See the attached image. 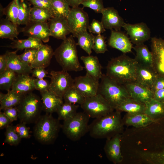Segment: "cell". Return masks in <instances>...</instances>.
Wrapping results in <instances>:
<instances>
[{
	"label": "cell",
	"mask_w": 164,
	"mask_h": 164,
	"mask_svg": "<svg viewBox=\"0 0 164 164\" xmlns=\"http://www.w3.org/2000/svg\"><path fill=\"white\" fill-rule=\"evenodd\" d=\"M69 6L72 8L79 7L84 0H66Z\"/></svg>",
	"instance_id": "cell-56"
},
{
	"label": "cell",
	"mask_w": 164,
	"mask_h": 164,
	"mask_svg": "<svg viewBox=\"0 0 164 164\" xmlns=\"http://www.w3.org/2000/svg\"><path fill=\"white\" fill-rule=\"evenodd\" d=\"M21 30L28 37L38 39L45 43L49 41L50 34L47 22L30 20Z\"/></svg>",
	"instance_id": "cell-11"
},
{
	"label": "cell",
	"mask_w": 164,
	"mask_h": 164,
	"mask_svg": "<svg viewBox=\"0 0 164 164\" xmlns=\"http://www.w3.org/2000/svg\"><path fill=\"white\" fill-rule=\"evenodd\" d=\"M34 84L35 90L40 92L49 90L50 83L48 80L44 79L34 78Z\"/></svg>",
	"instance_id": "cell-48"
},
{
	"label": "cell",
	"mask_w": 164,
	"mask_h": 164,
	"mask_svg": "<svg viewBox=\"0 0 164 164\" xmlns=\"http://www.w3.org/2000/svg\"><path fill=\"white\" fill-rule=\"evenodd\" d=\"M79 105L67 102L63 103L59 107L56 112L59 120L63 121L73 117L77 112Z\"/></svg>",
	"instance_id": "cell-37"
},
{
	"label": "cell",
	"mask_w": 164,
	"mask_h": 164,
	"mask_svg": "<svg viewBox=\"0 0 164 164\" xmlns=\"http://www.w3.org/2000/svg\"><path fill=\"white\" fill-rule=\"evenodd\" d=\"M17 75L8 69L0 73V89L7 91L11 90Z\"/></svg>",
	"instance_id": "cell-40"
},
{
	"label": "cell",
	"mask_w": 164,
	"mask_h": 164,
	"mask_svg": "<svg viewBox=\"0 0 164 164\" xmlns=\"http://www.w3.org/2000/svg\"><path fill=\"white\" fill-rule=\"evenodd\" d=\"M51 81L49 91L63 98L65 92L74 85V79L68 73L63 70H52L50 73Z\"/></svg>",
	"instance_id": "cell-9"
},
{
	"label": "cell",
	"mask_w": 164,
	"mask_h": 164,
	"mask_svg": "<svg viewBox=\"0 0 164 164\" xmlns=\"http://www.w3.org/2000/svg\"><path fill=\"white\" fill-rule=\"evenodd\" d=\"M33 77L28 74L17 75L11 89L23 94L32 92L35 90Z\"/></svg>",
	"instance_id": "cell-23"
},
{
	"label": "cell",
	"mask_w": 164,
	"mask_h": 164,
	"mask_svg": "<svg viewBox=\"0 0 164 164\" xmlns=\"http://www.w3.org/2000/svg\"><path fill=\"white\" fill-rule=\"evenodd\" d=\"M159 124V140L156 145V149L147 155L148 160L158 164H164V118L157 121Z\"/></svg>",
	"instance_id": "cell-22"
},
{
	"label": "cell",
	"mask_w": 164,
	"mask_h": 164,
	"mask_svg": "<svg viewBox=\"0 0 164 164\" xmlns=\"http://www.w3.org/2000/svg\"><path fill=\"white\" fill-rule=\"evenodd\" d=\"M31 73L32 77L39 79L50 77L47 75L48 72L45 70V68L43 67H38L32 69Z\"/></svg>",
	"instance_id": "cell-49"
},
{
	"label": "cell",
	"mask_w": 164,
	"mask_h": 164,
	"mask_svg": "<svg viewBox=\"0 0 164 164\" xmlns=\"http://www.w3.org/2000/svg\"><path fill=\"white\" fill-rule=\"evenodd\" d=\"M120 112L116 110L95 118L89 125L90 136L95 139H108L119 134L123 126Z\"/></svg>",
	"instance_id": "cell-2"
},
{
	"label": "cell",
	"mask_w": 164,
	"mask_h": 164,
	"mask_svg": "<svg viewBox=\"0 0 164 164\" xmlns=\"http://www.w3.org/2000/svg\"><path fill=\"white\" fill-rule=\"evenodd\" d=\"M98 93L114 109L130 97L124 86L103 74L101 78Z\"/></svg>",
	"instance_id": "cell-5"
},
{
	"label": "cell",
	"mask_w": 164,
	"mask_h": 164,
	"mask_svg": "<svg viewBox=\"0 0 164 164\" xmlns=\"http://www.w3.org/2000/svg\"><path fill=\"white\" fill-rule=\"evenodd\" d=\"M145 104L131 97L119 105L115 109L120 112H125L128 114L144 113Z\"/></svg>",
	"instance_id": "cell-29"
},
{
	"label": "cell",
	"mask_w": 164,
	"mask_h": 164,
	"mask_svg": "<svg viewBox=\"0 0 164 164\" xmlns=\"http://www.w3.org/2000/svg\"><path fill=\"white\" fill-rule=\"evenodd\" d=\"M4 142L12 146H16L22 139L16 132L15 126L10 125L6 128Z\"/></svg>",
	"instance_id": "cell-42"
},
{
	"label": "cell",
	"mask_w": 164,
	"mask_h": 164,
	"mask_svg": "<svg viewBox=\"0 0 164 164\" xmlns=\"http://www.w3.org/2000/svg\"><path fill=\"white\" fill-rule=\"evenodd\" d=\"M84 112L90 118H97L104 116L114 110L100 94L85 98L80 105Z\"/></svg>",
	"instance_id": "cell-8"
},
{
	"label": "cell",
	"mask_w": 164,
	"mask_h": 164,
	"mask_svg": "<svg viewBox=\"0 0 164 164\" xmlns=\"http://www.w3.org/2000/svg\"><path fill=\"white\" fill-rule=\"evenodd\" d=\"M63 99L64 102L80 105L83 103L85 98L73 86L65 92Z\"/></svg>",
	"instance_id": "cell-41"
},
{
	"label": "cell",
	"mask_w": 164,
	"mask_h": 164,
	"mask_svg": "<svg viewBox=\"0 0 164 164\" xmlns=\"http://www.w3.org/2000/svg\"><path fill=\"white\" fill-rule=\"evenodd\" d=\"M101 13V22L105 29L121 31L125 22L117 10L113 7L104 8Z\"/></svg>",
	"instance_id": "cell-16"
},
{
	"label": "cell",
	"mask_w": 164,
	"mask_h": 164,
	"mask_svg": "<svg viewBox=\"0 0 164 164\" xmlns=\"http://www.w3.org/2000/svg\"><path fill=\"white\" fill-rule=\"evenodd\" d=\"M71 35L63 40L54 52L55 58L62 70L80 71L84 67L80 64L78 56L77 43Z\"/></svg>",
	"instance_id": "cell-3"
},
{
	"label": "cell",
	"mask_w": 164,
	"mask_h": 164,
	"mask_svg": "<svg viewBox=\"0 0 164 164\" xmlns=\"http://www.w3.org/2000/svg\"><path fill=\"white\" fill-rule=\"evenodd\" d=\"M26 124L24 122H20L14 126L16 132L22 138H29L30 137L29 128Z\"/></svg>",
	"instance_id": "cell-47"
},
{
	"label": "cell",
	"mask_w": 164,
	"mask_h": 164,
	"mask_svg": "<svg viewBox=\"0 0 164 164\" xmlns=\"http://www.w3.org/2000/svg\"><path fill=\"white\" fill-rule=\"evenodd\" d=\"M137 64L135 58H132L123 53L112 58L108 61L106 74L123 85L136 81Z\"/></svg>",
	"instance_id": "cell-1"
},
{
	"label": "cell",
	"mask_w": 164,
	"mask_h": 164,
	"mask_svg": "<svg viewBox=\"0 0 164 164\" xmlns=\"http://www.w3.org/2000/svg\"><path fill=\"white\" fill-rule=\"evenodd\" d=\"M74 87L85 98L98 94L99 80L86 74L74 79Z\"/></svg>",
	"instance_id": "cell-13"
},
{
	"label": "cell",
	"mask_w": 164,
	"mask_h": 164,
	"mask_svg": "<svg viewBox=\"0 0 164 164\" xmlns=\"http://www.w3.org/2000/svg\"><path fill=\"white\" fill-rule=\"evenodd\" d=\"M122 27L129 36L132 43L135 45L144 43L150 38V29L144 22L133 24L125 23Z\"/></svg>",
	"instance_id": "cell-12"
},
{
	"label": "cell",
	"mask_w": 164,
	"mask_h": 164,
	"mask_svg": "<svg viewBox=\"0 0 164 164\" xmlns=\"http://www.w3.org/2000/svg\"><path fill=\"white\" fill-rule=\"evenodd\" d=\"M29 2L25 0H19L18 14V26L26 25L30 21V12L31 7Z\"/></svg>",
	"instance_id": "cell-39"
},
{
	"label": "cell",
	"mask_w": 164,
	"mask_h": 164,
	"mask_svg": "<svg viewBox=\"0 0 164 164\" xmlns=\"http://www.w3.org/2000/svg\"><path fill=\"white\" fill-rule=\"evenodd\" d=\"M90 117L84 112H77L72 118L63 121L61 129L66 136L77 141L88 132Z\"/></svg>",
	"instance_id": "cell-7"
},
{
	"label": "cell",
	"mask_w": 164,
	"mask_h": 164,
	"mask_svg": "<svg viewBox=\"0 0 164 164\" xmlns=\"http://www.w3.org/2000/svg\"><path fill=\"white\" fill-rule=\"evenodd\" d=\"M121 136L119 134L107 139L104 150L108 159L114 164L121 163L123 160L121 150Z\"/></svg>",
	"instance_id": "cell-17"
},
{
	"label": "cell",
	"mask_w": 164,
	"mask_h": 164,
	"mask_svg": "<svg viewBox=\"0 0 164 164\" xmlns=\"http://www.w3.org/2000/svg\"><path fill=\"white\" fill-rule=\"evenodd\" d=\"M144 113L157 121L164 118V103L153 98L145 104Z\"/></svg>",
	"instance_id": "cell-27"
},
{
	"label": "cell",
	"mask_w": 164,
	"mask_h": 164,
	"mask_svg": "<svg viewBox=\"0 0 164 164\" xmlns=\"http://www.w3.org/2000/svg\"><path fill=\"white\" fill-rule=\"evenodd\" d=\"M18 26L5 18L1 19L0 21V38L9 39L12 41L17 39L19 32Z\"/></svg>",
	"instance_id": "cell-31"
},
{
	"label": "cell",
	"mask_w": 164,
	"mask_h": 164,
	"mask_svg": "<svg viewBox=\"0 0 164 164\" xmlns=\"http://www.w3.org/2000/svg\"><path fill=\"white\" fill-rule=\"evenodd\" d=\"M124 121L128 125L138 128L145 127L157 122L145 113L127 114Z\"/></svg>",
	"instance_id": "cell-30"
},
{
	"label": "cell",
	"mask_w": 164,
	"mask_h": 164,
	"mask_svg": "<svg viewBox=\"0 0 164 164\" xmlns=\"http://www.w3.org/2000/svg\"><path fill=\"white\" fill-rule=\"evenodd\" d=\"M17 107L18 119L20 122L26 124L35 123L41 116L43 111L41 98L32 92L25 94Z\"/></svg>",
	"instance_id": "cell-6"
},
{
	"label": "cell",
	"mask_w": 164,
	"mask_h": 164,
	"mask_svg": "<svg viewBox=\"0 0 164 164\" xmlns=\"http://www.w3.org/2000/svg\"><path fill=\"white\" fill-rule=\"evenodd\" d=\"M19 0H12L5 8L0 6V15H6V18L18 26L17 21Z\"/></svg>",
	"instance_id": "cell-35"
},
{
	"label": "cell",
	"mask_w": 164,
	"mask_h": 164,
	"mask_svg": "<svg viewBox=\"0 0 164 164\" xmlns=\"http://www.w3.org/2000/svg\"><path fill=\"white\" fill-rule=\"evenodd\" d=\"M80 59L84 65L86 73L98 80L100 79L103 75L102 67L98 57L89 55L82 56Z\"/></svg>",
	"instance_id": "cell-25"
},
{
	"label": "cell",
	"mask_w": 164,
	"mask_h": 164,
	"mask_svg": "<svg viewBox=\"0 0 164 164\" xmlns=\"http://www.w3.org/2000/svg\"><path fill=\"white\" fill-rule=\"evenodd\" d=\"M151 48L153 56L152 67L158 76L164 78V40L152 37Z\"/></svg>",
	"instance_id": "cell-14"
},
{
	"label": "cell",
	"mask_w": 164,
	"mask_h": 164,
	"mask_svg": "<svg viewBox=\"0 0 164 164\" xmlns=\"http://www.w3.org/2000/svg\"><path fill=\"white\" fill-rule=\"evenodd\" d=\"M28 1L33 6L47 9L51 11L50 0H28Z\"/></svg>",
	"instance_id": "cell-51"
},
{
	"label": "cell",
	"mask_w": 164,
	"mask_h": 164,
	"mask_svg": "<svg viewBox=\"0 0 164 164\" xmlns=\"http://www.w3.org/2000/svg\"><path fill=\"white\" fill-rule=\"evenodd\" d=\"M136 75L137 82L151 90L158 76L152 67L138 63Z\"/></svg>",
	"instance_id": "cell-21"
},
{
	"label": "cell",
	"mask_w": 164,
	"mask_h": 164,
	"mask_svg": "<svg viewBox=\"0 0 164 164\" xmlns=\"http://www.w3.org/2000/svg\"><path fill=\"white\" fill-rule=\"evenodd\" d=\"M54 17L50 10L35 6L31 7L30 20L41 22H47Z\"/></svg>",
	"instance_id": "cell-38"
},
{
	"label": "cell",
	"mask_w": 164,
	"mask_h": 164,
	"mask_svg": "<svg viewBox=\"0 0 164 164\" xmlns=\"http://www.w3.org/2000/svg\"><path fill=\"white\" fill-rule=\"evenodd\" d=\"M54 51L52 47L47 44H43L38 49L36 58L30 66L32 69L38 67L44 68L48 66L54 56Z\"/></svg>",
	"instance_id": "cell-26"
},
{
	"label": "cell",
	"mask_w": 164,
	"mask_h": 164,
	"mask_svg": "<svg viewBox=\"0 0 164 164\" xmlns=\"http://www.w3.org/2000/svg\"><path fill=\"white\" fill-rule=\"evenodd\" d=\"M92 50L97 54L104 53L108 50L104 36L101 34L94 36Z\"/></svg>",
	"instance_id": "cell-43"
},
{
	"label": "cell",
	"mask_w": 164,
	"mask_h": 164,
	"mask_svg": "<svg viewBox=\"0 0 164 164\" xmlns=\"http://www.w3.org/2000/svg\"><path fill=\"white\" fill-rule=\"evenodd\" d=\"M164 88V78L158 76L152 89L154 92L155 91Z\"/></svg>",
	"instance_id": "cell-53"
},
{
	"label": "cell",
	"mask_w": 164,
	"mask_h": 164,
	"mask_svg": "<svg viewBox=\"0 0 164 164\" xmlns=\"http://www.w3.org/2000/svg\"><path fill=\"white\" fill-rule=\"evenodd\" d=\"M48 21L50 36L63 40L71 33L67 18L54 17Z\"/></svg>",
	"instance_id": "cell-18"
},
{
	"label": "cell",
	"mask_w": 164,
	"mask_h": 164,
	"mask_svg": "<svg viewBox=\"0 0 164 164\" xmlns=\"http://www.w3.org/2000/svg\"><path fill=\"white\" fill-rule=\"evenodd\" d=\"M94 36L92 33L86 31L79 33L77 36L78 39L77 45L84 50L89 55L92 52Z\"/></svg>",
	"instance_id": "cell-36"
},
{
	"label": "cell",
	"mask_w": 164,
	"mask_h": 164,
	"mask_svg": "<svg viewBox=\"0 0 164 164\" xmlns=\"http://www.w3.org/2000/svg\"><path fill=\"white\" fill-rule=\"evenodd\" d=\"M130 97L139 102L145 104L153 98V92L150 89L136 81L123 85Z\"/></svg>",
	"instance_id": "cell-15"
},
{
	"label": "cell",
	"mask_w": 164,
	"mask_h": 164,
	"mask_svg": "<svg viewBox=\"0 0 164 164\" xmlns=\"http://www.w3.org/2000/svg\"><path fill=\"white\" fill-rule=\"evenodd\" d=\"M3 111L12 122L16 121L18 118L19 111L17 106L8 108Z\"/></svg>",
	"instance_id": "cell-50"
},
{
	"label": "cell",
	"mask_w": 164,
	"mask_h": 164,
	"mask_svg": "<svg viewBox=\"0 0 164 164\" xmlns=\"http://www.w3.org/2000/svg\"><path fill=\"white\" fill-rule=\"evenodd\" d=\"M67 19L74 37H76L80 32L87 31L90 25L87 13L79 6L71 8Z\"/></svg>",
	"instance_id": "cell-10"
},
{
	"label": "cell",
	"mask_w": 164,
	"mask_h": 164,
	"mask_svg": "<svg viewBox=\"0 0 164 164\" xmlns=\"http://www.w3.org/2000/svg\"></svg>",
	"instance_id": "cell-57"
},
{
	"label": "cell",
	"mask_w": 164,
	"mask_h": 164,
	"mask_svg": "<svg viewBox=\"0 0 164 164\" xmlns=\"http://www.w3.org/2000/svg\"><path fill=\"white\" fill-rule=\"evenodd\" d=\"M25 94L16 92L12 90L4 94L3 97L0 99V110L17 106L21 102Z\"/></svg>",
	"instance_id": "cell-33"
},
{
	"label": "cell",
	"mask_w": 164,
	"mask_h": 164,
	"mask_svg": "<svg viewBox=\"0 0 164 164\" xmlns=\"http://www.w3.org/2000/svg\"><path fill=\"white\" fill-rule=\"evenodd\" d=\"M153 98L158 101L164 103V88L154 92Z\"/></svg>",
	"instance_id": "cell-54"
},
{
	"label": "cell",
	"mask_w": 164,
	"mask_h": 164,
	"mask_svg": "<svg viewBox=\"0 0 164 164\" xmlns=\"http://www.w3.org/2000/svg\"><path fill=\"white\" fill-rule=\"evenodd\" d=\"M51 12L54 17L67 18L71 8L66 0H50Z\"/></svg>",
	"instance_id": "cell-34"
},
{
	"label": "cell",
	"mask_w": 164,
	"mask_h": 164,
	"mask_svg": "<svg viewBox=\"0 0 164 164\" xmlns=\"http://www.w3.org/2000/svg\"><path fill=\"white\" fill-rule=\"evenodd\" d=\"M133 48L136 52L135 59L137 63L143 66L152 67L153 56L147 46L144 43L135 45Z\"/></svg>",
	"instance_id": "cell-28"
},
{
	"label": "cell",
	"mask_w": 164,
	"mask_h": 164,
	"mask_svg": "<svg viewBox=\"0 0 164 164\" xmlns=\"http://www.w3.org/2000/svg\"><path fill=\"white\" fill-rule=\"evenodd\" d=\"M60 121L54 118L51 114L41 115L35 123L33 134L35 139L43 144L53 143L61 128Z\"/></svg>",
	"instance_id": "cell-4"
},
{
	"label": "cell",
	"mask_w": 164,
	"mask_h": 164,
	"mask_svg": "<svg viewBox=\"0 0 164 164\" xmlns=\"http://www.w3.org/2000/svg\"><path fill=\"white\" fill-rule=\"evenodd\" d=\"M7 69L6 57L5 54L0 56V73Z\"/></svg>",
	"instance_id": "cell-55"
},
{
	"label": "cell",
	"mask_w": 164,
	"mask_h": 164,
	"mask_svg": "<svg viewBox=\"0 0 164 164\" xmlns=\"http://www.w3.org/2000/svg\"><path fill=\"white\" fill-rule=\"evenodd\" d=\"M81 4L83 7L89 8L97 13H101L104 8L102 0H84Z\"/></svg>",
	"instance_id": "cell-45"
},
{
	"label": "cell",
	"mask_w": 164,
	"mask_h": 164,
	"mask_svg": "<svg viewBox=\"0 0 164 164\" xmlns=\"http://www.w3.org/2000/svg\"><path fill=\"white\" fill-rule=\"evenodd\" d=\"M88 29L90 33L97 35L101 34L106 31L101 22L95 19H93Z\"/></svg>",
	"instance_id": "cell-46"
},
{
	"label": "cell",
	"mask_w": 164,
	"mask_h": 164,
	"mask_svg": "<svg viewBox=\"0 0 164 164\" xmlns=\"http://www.w3.org/2000/svg\"><path fill=\"white\" fill-rule=\"evenodd\" d=\"M12 121L3 112H0V129L6 128Z\"/></svg>",
	"instance_id": "cell-52"
},
{
	"label": "cell",
	"mask_w": 164,
	"mask_h": 164,
	"mask_svg": "<svg viewBox=\"0 0 164 164\" xmlns=\"http://www.w3.org/2000/svg\"><path fill=\"white\" fill-rule=\"evenodd\" d=\"M16 50L14 51H7L5 55L7 69L14 72L16 74H30L32 69L31 66L22 61L17 54Z\"/></svg>",
	"instance_id": "cell-20"
},
{
	"label": "cell",
	"mask_w": 164,
	"mask_h": 164,
	"mask_svg": "<svg viewBox=\"0 0 164 164\" xmlns=\"http://www.w3.org/2000/svg\"><path fill=\"white\" fill-rule=\"evenodd\" d=\"M38 49L31 48L25 49L22 54L18 55L19 57L23 62L30 66L36 58Z\"/></svg>",
	"instance_id": "cell-44"
},
{
	"label": "cell",
	"mask_w": 164,
	"mask_h": 164,
	"mask_svg": "<svg viewBox=\"0 0 164 164\" xmlns=\"http://www.w3.org/2000/svg\"><path fill=\"white\" fill-rule=\"evenodd\" d=\"M43 44L39 39L28 37L26 39H14L8 47L18 51L31 48L39 49Z\"/></svg>",
	"instance_id": "cell-32"
},
{
	"label": "cell",
	"mask_w": 164,
	"mask_h": 164,
	"mask_svg": "<svg viewBox=\"0 0 164 164\" xmlns=\"http://www.w3.org/2000/svg\"><path fill=\"white\" fill-rule=\"evenodd\" d=\"M108 44L111 47L117 49L124 54L131 52L133 48L130 40L121 31L111 30Z\"/></svg>",
	"instance_id": "cell-19"
},
{
	"label": "cell",
	"mask_w": 164,
	"mask_h": 164,
	"mask_svg": "<svg viewBox=\"0 0 164 164\" xmlns=\"http://www.w3.org/2000/svg\"><path fill=\"white\" fill-rule=\"evenodd\" d=\"M41 96L43 111L46 113L56 112L59 107L63 103V99L49 90L40 92Z\"/></svg>",
	"instance_id": "cell-24"
}]
</instances>
